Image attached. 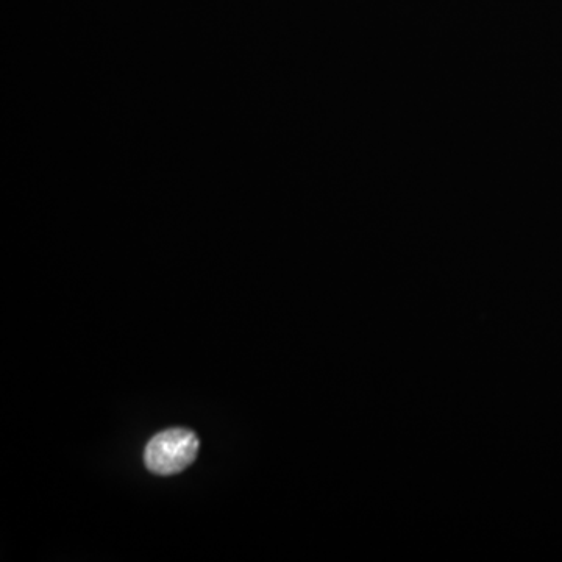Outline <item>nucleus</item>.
<instances>
[{"label": "nucleus", "mask_w": 562, "mask_h": 562, "mask_svg": "<svg viewBox=\"0 0 562 562\" xmlns=\"http://www.w3.org/2000/svg\"><path fill=\"white\" fill-rule=\"evenodd\" d=\"M199 452V439L193 431L174 428L153 436L147 444L144 459L150 472L174 475L191 466Z\"/></svg>", "instance_id": "1"}]
</instances>
